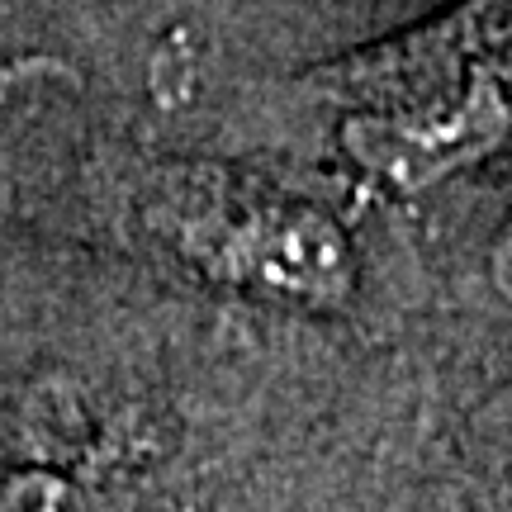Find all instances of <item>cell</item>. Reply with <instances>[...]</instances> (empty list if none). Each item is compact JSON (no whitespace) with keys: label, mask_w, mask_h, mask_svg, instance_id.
<instances>
[{"label":"cell","mask_w":512,"mask_h":512,"mask_svg":"<svg viewBox=\"0 0 512 512\" xmlns=\"http://www.w3.org/2000/svg\"><path fill=\"white\" fill-rule=\"evenodd\" d=\"M147 214L204 275L252 294L332 309L356 290V247L347 228L309 200L176 171L157 181Z\"/></svg>","instance_id":"1"},{"label":"cell","mask_w":512,"mask_h":512,"mask_svg":"<svg viewBox=\"0 0 512 512\" xmlns=\"http://www.w3.org/2000/svg\"><path fill=\"white\" fill-rule=\"evenodd\" d=\"M489 275H494V290L512 304V219H508V228L498 233L494 252H489Z\"/></svg>","instance_id":"4"},{"label":"cell","mask_w":512,"mask_h":512,"mask_svg":"<svg viewBox=\"0 0 512 512\" xmlns=\"http://www.w3.org/2000/svg\"><path fill=\"white\" fill-rule=\"evenodd\" d=\"M479 38L484 5L475 10V57L446 62L427 91L342 124V147L370 181L394 195H418L512 138V53L484 57Z\"/></svg>","instance_id":"2"},{"label":"cell","mask_w":512,"mask_h":512,"mask_svg":"<svg viewBox=\"0 0 512 512\" xmlns=\"http://www.w3.org/2000/svg\"><path fill=\"white\" fill-rule=\"evenodd\" d=\"M0 512H95L86 489L57 470H24L0 489Z\"/></svg>","instance_id":"3"}]
</instances>
